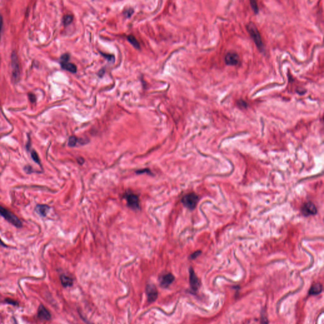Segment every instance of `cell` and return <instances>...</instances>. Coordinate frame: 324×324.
Returning a JSON list of instances; mask_svg holds the SVG:
<instances>
[{"label":"cell","mask_w":324,"mask_h":324,"mask_svg":"<svg viewBox=\"0 0 324 324\" xmlns=\"http://www.w3.org/2000/svg\"><path fill=\"white\" fill-rule=\"evenodd\" d=\"M246 29L248 32L250 34L251 38L253 40L254 43L256 45L258 49L260 52H264V45L262 41V39L261 37V34L257 29L256 25L250 22L246 25Z\"/></svg>","instance_id":"cell-1"},{"label":"cell","mask_w":324,"mask_h":324,"mask_svg":"<svg viewBox=\"0 0 324 324\" xmlns=\"http://www.w3.org/2000/svg\"><path fill=\"white\" fill-rule=\"evenodd\" d=\"M0 215L3 217L7 222L14 225L17 228H20L22 227V222L19 218L14 215L8 209L0 205Z\"/></svg>","instance_id":"cell-2"},{"label":"cell","mask_w":324,"mask_h":324,"mask_svg":"<svg viewBox=\"0 0 324 324\" xmlns=\"http://www.w3.org/2000/svg\"><path fill=\"white\" fill-rule=\"evenodd\" d=\"M198 200L199 198L197 194L194 192H191L186 194L182 198V203L184 206L192 210L196 208L198 202Z\"/></svg>","instance_id":"cell-3"},{"label":"cell","mask_w":324,"mask_h":324,"mask_svg":"<svg viewBox=\"0 0 324 324\" xmlns=\"http://www.w3.org/2000/svg\"><path fill=\"white\" fill-rule=\"evenodd\" d=\"M127 205L133 209H139V199L134 194L128 193L124 196Z\"/></svg>","instance_id":"cell-4"},{"label":"cell","mask_w":324,"mask_h":324,"mask_svg":"<svg viewBox=\"0 0 324 324\" xmlns=\"http://www.w3.org/2000/svg\"><path fill=\"white\" fill-rule=\"evenodd\" d=\"M301 212L303 215L308 217L315 215L317 212V209L315 205L312 202L309 201L305 203L303 205L301 208Z\"/></svg>","instance_id":"cell-5"},{"label":"cell","mask_w":324,"mask_h":324,"mask_svg":"<svg viewBox=\"0 0 324 324\" xmlns=\"http://www.w3.org/2000/svg\"><path fill=\"white\" fill-rule=\"evenodd\" d=\"M240 61L238 54L234 52H229L227 53L225 56V62L227 65H237Z\"/></svg>","instance_id":"cell-6"},{"label":"cell","mask_w":324,"mask_h":324,"mask_svg":"<svg viewBox=\"0 0 324 324\" xmlns=\"http://www.w3.org/2000/svg\"><path fill=\"white\" fill-rule=\"evenodd\" d=\"M189 282L192 290L194 291H196L200 286V281L192 268L189 270Z\"/></svg>","instance_id":"cell-7"},{"label":"cell","mask_w":324,"mask_h":324,"mask_svg":"<svg viewBox=\"0 0 324 324\" xmlns=\"http://www.w3.org/2000/svg\"><path fill=\"white\" fill-rule=\"evenodd\" d=\"M146 293L148 300L150 303L154 302L158 297V290L153 284H148L146 287Z\"/></svg>","instance_id":"cell-8"},{"label":"cell","mask_w":324,"mask_h":324,"mask_svg":"<svg viewBox=\"0 0 324 324\" xmlns=\"http://www.w3.org/2000/svg\"><path fill=\"white\" fill-rule=\"evenodd\" d=\"M175 280V277L172 273H167L164 275L160 279V282L162 287H169Z\"/></svg>","instance_id":"cell-9"},{"label":"cell","mask_w":324,"mask_h":324,"mask_svg":"<svg viewBox=\"0 0 324 324\" xmlns=\"http://www.w3.org/2000/svg\"><path fill=\"white\" fill-rule=\"evenodd\" d=\"M38 316L41 320H50L51 319L50 313L43 304H41L39 306Z\"/></svg>","instance_id":"cell-10"},{"label":"cell","mask_w":324,"mask_h":324,"mask_svg":"<svg viewBox=\"0 0 324 324\" xmlns=\"http://www.w3.org/2000/svg\"><path fill=\"white\" fill-rule=\"evenodd\" d=\"M50 207L46 205H38L35 208V211L41 217H44L47 215Z\"/></svg>","instance_id":"cell-11"},{"label":"cell","mask_w":324,"mask_h":324,"mask_svg":"<svg viewBox=\"0 0 324 324\" xmlns=\"http://www.w3.org/2000/svg\"><path fill=\"white\" fill-rule=\"evenodd\" d=\"M61 65L63 69L66 70L67 71H69L72 73H75L77 72L76 66L74 63H70L69 61L61 62Z\"/></svg>","instance_id":"cell-12"},{"label":"cell","mask_w":324,"mask_h":324,"mask_svg":"<svg viewBox=\"0 0 324 324\" xmlns=\"http://www.w3.org/2000/svg\"><path fill=\"white\" fill-rule=\"evenodd\" d=\"M60 280L63 286H64L65 287L72 286L73 284V279L70 276H69V275L65 274L61 275L60 277Z\"/></svg>","instance_id":"cell-13"},{"label":"cell","mask_w":324,"mask_h":324,"mask_svg":"<svg viewBox=\"0 0 324 324\" xmlns=\"http://www.w3.org/2000/svg\"><path fill=\"white\" fill-rule=\"evenodd\" d=\"M322 291V286L320 283H317L313 284L310 290H309V295H317L320 294Z\"/></svg>","instance_id":"cell-14"},{"label":"cell","mask_w":324,"mask_h":324,"mask_svg":"<svg viewBox=\"0 0 324 324\" xmlns=\"http://www.w3.org/2000/svg\"><path fill=\"white\" fill-rule=\"evenodd\" d=\"M127 40L128 41V42L130 43L131 44H133V46L136 47V49H139L140 47V45H139V42L137 41V40L136 39V38L135 37H134L133 36H128L127 37Z\"/></svg>","instance_id":"cell-15"},{"label":"cell","mask_w":324,"mask_h":324,"mask_svg":"<svg viewBox=\"0 0 324 324\" xmlns=\"http://www.w3.org/2000/svg\"><path fill=\"white\" fill-rule=\"evenodd\" d=\"M31 157H32V160H33L36 164H38V165H41V161H40L39 157L38 154L37 153V152L36 151L32 150L31 151Z\"/></svg>","instance_id":"cell-16"},{"label":"cell","mask_w":324,"mask_h":324,"mask_svg":"<svg viewBox=\"0 0 324 324\" xmlns=\"http://www.w3.org/2000/svg\"><path fill=\"white\" fill-rule=\"evenodd\" d=\"M73 20V16L70 15H67L64 17L63 18V22L65 25H69L70 24Z\"/></svg>","instance_id":"cell-17"},{"label":"cell","mask_w":324,"mask_h":324,"mask_svg":"<svg viewBox=\"0 0 324 324\" xmlns=\"http://www.w3.org/2000/svg\"><path fill=\"white\" fill-rule=\"evenodd\" d=\"M77 142V139L75 136H70L69 139L68 145L70 147H74Z\"/></svg>","instance_id":"cell-18"},{"label":"cell","mask_w":324,"mask_h":324,"mask_svg":"<svg viewBox=\"0 0 324 324\" xmlns=\"http://www.w3.org/2000/svg\"><path fill=\"white\" fill-rule=\"evenodd\" d=\"M250 4H251V7L253 11L255 13H258L259 11V8H258L257 3L255 1H251Z\"/></svg>","instance_id":"cell-19"},{"label":"cell","mask_w":324,"mask_h":324,"mask_svg":"<svg viewBox=\"0 0 324 324\" xmlns=\"http://www.w3.org/2000/svg\"><path fill=\"white\" fill-rule=\"evenodd\" d=\"M237 105H239V107H241L242 108H246L247 106H248L247 103L245 101L242 100L237 101Z\"/></svg>","instance_id":"cell-20"},{"label":"cell","mask_w":324,"mask_h":324,"mask_svg":"<svg viewBox=\"0 0 324 324\" xmlns=\"http://www.w3.org/2000/svg\"><path fill=\"white\" fill-rule=\"evenodd\" d=\"M69 55L68 54H64L63 55L61 56V62H63V61H69Z\"/></svg>","instance_id":"cell-21"},{"label":"cell","mask_w":324,"mask_h":324,"mask_svg":"<svg viewBox=\"0 0 324 324\" xmlns=\"http://www.w3.org/2000/svg\"><path fill=\"white\" fill-rule=\"evenodd\" d=\"M201 253V251H196V252L193 253L192 254H191L190 258H191V259H195V258H197V257H198V256Z\"/></svg>","instance_id":"cell-22"},{"label":"cell","mask_w":324,"mask_h":324,"mask_svg":"<svg viewBox=\"0 0 324 324\" xmlns=\"http://www.w3.org/2000/svg\"><path fill=\"white\" fill-rule=\"evenodd\" d=\"M102 55H103V56H105V58H106L109 61H114L115 60V57L113 56V55H106L105 53H102Z\"/></svg>","instance_id":"cell-23"},{"label":"cell","mask_w":324,"mask_h":324,"mask_svg":"<svg viewBox=\"0 0 324 324\" xmlns=\"http://www.w3.org/2000/svg\"><path fill=\"white\" fill-rule=\"evenodd\" d=\"M5 301H6L7 303L10 304H13V305H15H15H18V303H17V301H16L12 299H7L5 300Z\"/></svg>","instance_id":"cell-24"},{"label":"cell","mask_w":324,"mask_h":324,"mask_svg":"<svg viewBox=\"0 0 324 324\" xmlns=\"http://www.w3.org/2000/svg\"><path fill=\"white\" fill-rule=\"evenodd\" d=\"M133 10H126L125 11L124 14L125 15V16H127V17H129L133 14Z\"/></svg>","instance_id":"cell-25"},{"label":"cell","mask_w":324,"mask_h":324,"mask_svg":"<svg viewBox=\"0 0 324 324\" xmlns=\"http://www.w3.org/2000/svg\"><path fill=\"white\" fill-rule=\"evenodd\" d=\"M2 25H3V18H2V16L0 15V39H1V31H2Z\"/></svg>","instance_id":"cell-26"},{"label":"cell","mask_w":324,"mask_h":324,"mask_svg":"<svg viewBox=\"0 0 324 324\" xmlns=\"http://www.w3.org/2000/svg\"><path fill=\"white\" fill-rule=\"evenodd\" d=\"M29 99L30 100L31 102H34L35 100H36V98H35V96L34 94H29Z\"/></svg>","instance_id":"cell-27"},{"label":"cell","mask_w":324,"mask_h":324,"mask_svg":"<svg viewBox=\"0 0 324 324\" xmlns=\"http://www.w3.org/2000/svg\"><path fill=\"white\" fill-rule=\"evenodd\" d=\"M146 172L150 173V170H149L148 169H143L142 170H138L136 172V173H146Z\"/></svg>","instance_id":"cell-28"},{"label":"cell","mask_w":324,"mask_h":324,"mask_svg":"<svg viewBox=\"0 0 324 324\" xmlns=\"http://www.w3.org/2000/svg\"><path fill=\"white\" fill-rule=\"evenodd\" d=\"M0 244H1V245H3V246H6V245H5L4 244V243H3V242L2 241V240H1V239H0Z\"/></svg>","instance_id":"cell-29"}]
</instances>
